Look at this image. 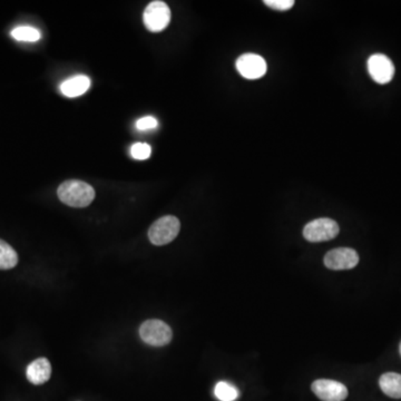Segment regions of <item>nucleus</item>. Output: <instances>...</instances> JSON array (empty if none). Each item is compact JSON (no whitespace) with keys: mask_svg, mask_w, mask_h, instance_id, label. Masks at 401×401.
Here are the masks:
<instances>
[{"mask_svg":"<svg viewBox=\"0 0 401 401\" xmlns=\"http://www.w3.org/2000/svg\"><path fill=\"white\" fill-rule=\"evenodd\" d=\"M59 200L71 208H86L95 198V190L88 183L78 180L65 181L57 190Z\"/></svg>","mask_w":401,"mask_h":401,"instance_id":"f257e3e1","label":"nucleus"},{"mask_svg":"<svg viewBox=\"0 0 401 401\" xmlns=\"http://www.w3.org/2000/svg\"><path fill=\"white\" fill-rule=\"evenodd\" d=\"M181 230L180 220L173 215H167L156 220L148 230V239L154 246L169 244L176 238Z\"/></svg>","mask_w":401,"mask_h":401,"instance_id":"f03ea898","label":"nucleus"},{"mask_svg":"<svg viewBox=\"0 0 401 401\" xmlns=\"http://www.w3.org/2000/svg\"><path fill=\"white\" fill-rule=\"evenodd\" d=\"M140 337L150 346L163 347L169 345L173 338V331L162 320H146L140 328Z\"/></svg>","mask_w":401,"mask_h":401,"instance_id":"7ed1b4c3","label":"nucleus"},{"mask_svg":"<svg viewBox=\"0 0 401 401\" xmlns=\"http://www.w3.org/2000/svg\"><path fill=\"white\" fill-rule=\"evenodd\" d=\"M340 232L338 223L333 219L321 217L313 220L304 227V237L309 242H325L335 239Z\"/></svg>","mask_w":401,"mask_h":401,"instance_id":"20e7f679","label":"nucleus"},{"mask_svg":"<svg viewBox=\"0 0 401 401\" xmlns=\"http://www.w3.org/2000/svg\"><path fill=\"white\" fill-rule=\"evenodd\" d=\"M144 25L150 32H160L169 26L171 21V9L161 0L148 4L143 13Z\"/></svg>","mask_w":401,"mask_h":401,"instance_id":"39448f33","label":"nucleus"},{"mask_svg":"<svg viewBox=\"0 0 401 401\" xmlns=\"http://www.w3.org/2000/svg\"><path fill=\"white\" fill-rule=\"evenodd\" d=\"M325 265L328 269L341 271L350 270L359 263V256L354 249L339 248L331 250L325 254Z\"/></svg>","mask_w":401,"mask_h":401,"instance_id":"423d86ee","label":"nucleus"},{"mask_svg":"<svg viewBox=\"0 0 401 401\" xmlns=\"http://www.w3.org/2000/svg\"><path fill=\"white\" fill-rule=\"evenodd\" d=\"M368 71L372 80L378 84L385 85L391 82L395 75L393 61L383 54H375L368 59Z\"/></svg>","mask_w":401,"mask_h":401,"instance_id":"0eeeda50","label":"nucleus"},{"mask_svg":"<svg viewBox=\"0 0 401 401\" xmlns=\"http://www.w3.org/2000/svg\"><path fill=\"white\" fill-rule=\"evenodd\" d=\"M314 395L322 401H343L348 397V389L339 381L319 379L311 385Z\"/></svg>","mask_w":401,"mask_h":401,"instance_id":"6e6552de","label":"nucleus"},{"mask_svg":"<svg viewBox=\"0 0 401 401\" xmlns=\"http://www.w3.org/2000/svg\"><path fill=\"white\" fill-rule=\"evenodd\" d=\"M237 69L241 76L246 80H258L267 73V63L261 56L256 54H244L237 61Z\"/></svg>","mask_w":401,"mask_h":401,"instance_id":"1a4fd4ad","label":"nucleus"},{"mask_svg":"<svg viewBox=\"0 0 401 401\" xmlns=\"http://www.w3.org/2000/svg\"><path fill=\"white\" fill-rule=\"evenodd\" d=\"M52 376V366L46 358H38L28 364L26 377L32 385H40L47 383Z\"/></svg>","mask_w":401,"mask_h":401,"instance_id":"9d476101","label":"nucleus"},{"mask_svg":"<svg viewBox=\"0 0 401 401\" xmlns=\"http://www.w3.org/2000/svg\"><path fill=\"white\" fill-rule=\"evenodd\" d=\"M90 88V80L85 75H77L65 80L61 85V90L67 97H78L88 92Z\"/></svg>","mask_w":401,"mask_h":401,"instance_id":"9b49d317","label":"nucleus"},{"mask_svg":"<svg viewBox=\"0 0 401 401\" xmlns=\"http://www.w3.org/2000/svg\"><path fill=\"white\" fill-rule=\"evenodd\" d=\"M383 393L393 399H401V375L396 372H387L379 379Z\"/></svg>","mask_w":401,"mask_h":401,"instance_id":"f8f14e48","label":"nucleus"},{"mask_svg":"<svg viewBox=\"0 0 401 401\" xmlns=\"http://www.w3.org/2000/svg\"><path fill=\"white\" fill-rule=\"evenodd\" d=\"M18 263V254L13 246L0 239V270H11Z\"/></svg>","mask_w":401,"mask_h":401,"instance_id":"ddd939ff","label":"nucleus"},{"mask_svg":"<svg viewBox=\"0 0 401 401\" xmlns=\"http://www.w3.org/2000/svg\"><path fill=\"white\" fill-rule=\"evenodd\" d=\"M214 395L221 401H234L238 399L239 391L231 383L220 381L214 388Z\"/></svg>","mask_w":401,"mask_h":401,"instance_id":"4468645a","label":"nucleus"},{"mask_svg":"<svg viewBox=\"0 0 401 401\" xmlns=\"http://www.w3.org/2000/svg\"><path fill=\"white\" fill-rule=\"evenodd\" d=\"M11 36L18 42H38L42 35L34 27L20 26L17 27L11 32Z\"/></svg>","mask_w":401,"mask_h":401,"instance_id":"2eb2a0df","label":"nucleus"},{"mask_svg":"<svg viewBox=\"0 0 401 401\" xmlns=\"http://www.w3.org/2000/svg\"><path fill=\"white\" fill-rule=\"evenodd\" d=\"M131 153H132L135 160L142 161V160H148L150 157L152 148L146 143H135L134 145L132 146Z\"/></svg>","mask_w":401,"mask_h":401,"instance_id":"dca6fc26","label":"nucleus"},{"mask_svg":"<svg viewBox=\"0 0 401 401\" xmlns=\"http://www.w3.org/2000/svg\"><path fill=\"white\" fill-rule=\"evenodd\" d=\"M264 4L275 11H285L292 8L294 1L293 0H265Z\"/></svg>","mask_w":401,"mask_h":401,"instance_id":"f3484780","label":"nucleus"},{"mask_svg":"<svg viewBox=\"0 0 401 401\" xmlns=\"http://www.w3.org/2000/svg\"><path fill=\"white\" fill-rule=\"evenodd\" d=\"M157 125H159V123L153 116L143 117V119L136 121V127L140 131L153 130V128L157 127Z\"/></svg>","mask_w":401,"mask_h":401,"instance_id":"a211bd4d","label":"nucleus"},{"mask_svg":"<svg viewBox=\"0 0 401 401\" xmlns=\"http://www.w3.org/2000/svg\"><path fill=\"white\" fill-rule=\"evenodd\" d=\"M399 349H400V354H401V342H400V348H399Z\"/></svg>","mask_w":401,"mask_h":401,"instance_id":"6ab92c4d","label":"nucleus"}]
</instances>
